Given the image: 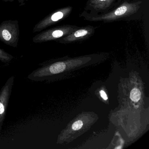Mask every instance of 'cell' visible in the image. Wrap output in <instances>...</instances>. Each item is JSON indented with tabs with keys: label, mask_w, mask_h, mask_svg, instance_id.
I'll list each match as a JSON object with an SVG mask.
<instances>
[{
	"label": "cell",
	"mask_w": 149,
	"mask_h": 149,
	"mask_svg": "<svg viewBox=\"0 0 149 149\" xmlns=\"http://www.w3.org/2000/svg\"><path fill=\"white\" fill-rule=\"evenodd\" d=\"M100 95H101V97L104 100H107L108 99V97H107L106 93H105V92L104 91L102 90L100 91Z\"/></svg>",
	"instance_id": "cell-9"
},
{
	"label": "cell",
	"mask_w": 149,
	"mask_h": 149,
	"mask_svg": "<svg viewBox=\"0 0 149 149\" xmlns=\"http://www.w3.org/2000/svg\"><path fill=\"white\" fill-rule=\"evenodd\" d=\"M0 1H2L5 2H13V1H17L20 4V6H22L25 5V1H27L29 0H0Z\"/></svg>",
	"instance_id": "cell-8"
},
{
	"label": "cell",
	"mask_w": 149,
	"mask_h": 149,
	"mask_svg": "<svg viewBox=\"0 0 149 149\" xmlns=\"http://www.w3.org/2000/svg\"><path fill=\"white\" fill-rule=\"evenodd\" d=\"M130 97L132 101L136 102H138L139 101L141 97V92L138 89H133L131 91Z\"/></svg>",
	"instance_id": "cell-4"
},
{
	"label": "cell",
	"mask_w": 149,
	"mask_h": 149,
	"mask_svg": "<svg viewBox=\"0 0 149 149\" xmlns=\"http://www.w3.org/2000/svg\"><path fill=\"white\" fill-rule=\"evenodd\" d=\"M127 9V7L126 6H123L116 10L115 12V15H118V16L123 15L126 12Z\"/></svg>",
	"instance_id": "cell-5"
},
{
	"label": "cell",
	"mask_w": 149,
	"mask_h": 149,
	"mask_svg": "<svg viewBox=\"0 0 149 149\" xmlns=\"http://www.w3.org/2000/svg\"><path fill=\"white\" fill-rule=\"evenodd\" d=\"M14 81V77L8 78L0 91V133L6 117Z\"/></svg>",
	"instance_id": "cell-2"
},
{
	"label": "cell",
	"mask_w": 149,
	"mask_h": 149,
	"mask_svg": "<svg viewBox=\"0 0 149 149\" xmlns=\"http://www.w3.org/2000/svg\"><path fill=\"white\" fill-rule=\"evenodd\" d=\"M88 33V31L84 29L78 30L74 33V36L76 37H79L81 36H84Z\"/></svg>",
	"instance_id": "cell-7"
},
{
	"label": "cell",
	"mask_w": 149,
	"mask_h": 149,
	"mask_svg": "<svg viewBox=\"0 0 149 149\" xmlns=\"http://www.w3.org/2000/svg\"><path fill=\"white\" fill-rule=\"evenodd\" d=\"M19 34L18 21H5L0 24V40L6 45L17 47Z\"/></svg>",
	"instance_id": "cell-1"
},
{
	"label": "cell",
	"mask_w": 149,
	"mask_h": 149,
	"mask_svg": "<svg viewBox=\"0 0 149 149\" xmlns=\"http://www.w3.org/2000/svg\"><path fill=\"white\" fill-rule=\"evenodd\" d=\"M13 58V56L0 49V61L4 63L10 62Z\"/></svg>",
	"instance_id": "cell-3"
},
{
	"label": "cell",
	"mask_w": 149,
	"mask_h": 149,
	"mask_svg": "<svg viewBox=\"0 0 149 149\" xmlns=\"http://www.w3.org/2000/svg\"><path fill=\"white\" fill-rule=\"evenodd\" d=\"M83 122L81 120H78L74 122L72 125V128L74 130H80L81 128L83 126Z\"/></svg>",
	"instance_id": "cell-6"
},
{
	"label": "cell",
	"mask_w": 149,
	"mask_h": 149,
	"mask_svg": "<svg viewBox=\"0 0 149 149\" xmlns=\"http://www.w3.org/2000/svg\"><path fill=\"white\" fill-rule=\"evenodd\" d=\"M100 1H106V0H99Z\"/></svg>",
	"instance_id": "cell-10"
}]
</instances>
